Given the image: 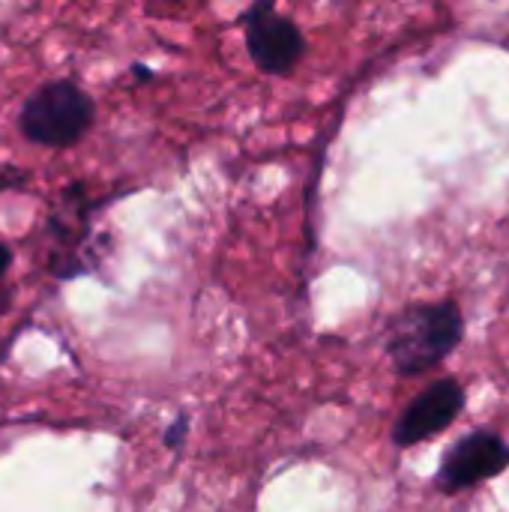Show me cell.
Instances as JSON below:
<instances>
[{
    "instance_id": "cell-1",
    "label": "cell",
    "mask_w": 509,
    "mask_h": 512,
    "mask_svg": "<svg viewBox=\"0 0 509 512\" xmlns=\"http://www.w3.org/2000/svg\"><path fill=\"white\" fill-rule=\"evenodd\" d=\"M465 339V315L456 300L411 303L387 321L384 351L402 378L438 369Z\"/></svg>"
},
{
    "instance_id": "cell-2",
    "label": "cell",
    "mask_w": 509,
    "mask_h": 512,
    "mask_svg": "<svg viewBox=\"0 0 509 512\" xmlns=\"http://www.w3.org/2000/svg\"><path fill=\"white\" fill-rule=\"evenodd\" d=\"M96 99L72 78L42 81L18 108V132L45 150H69L96 126Z\"/></svg>"
},
{
    "instance_id": "cell-3",
    "label": "cell",
    "mask_w": 509,
    "mask_h": 512,
    "mask_svg": "<svg viewBox=\"0 0 509 512\" xmlns=\"http://www.w3.org/2000/svg\"><path fill=\"white\" fill-rule=\"evenodd\" d=\"M246 54L261 75L291 78L309 54V39L300 24L276 9V0H252L240 15Z\"/></svg>"
},
{
    "instance_id": "cell-4",
    "label": "cell",
    "mask_w": 509,
    "mask_h": 512,
    "mask_svg": "<svg viewBox=\"0 0 509 512\" xmlns=\"http://www.w3.org/2000/svg\"><path fill=\"white\" fill-rule=\"evenodd\" d=\"M102 204L105 201L93 198L84 180H75L66 189H60V201L45 225V246H48L45 267L57 279H75L90 270L84 258V246L90 240L93 213Z\"/></svg>"
},
{
    "instance_id": "cell-5",
    "label": "cell",
    "mask_w": 509,
    "mask_h": 512,
    "mask_svg": "<svg viewBox=\"0 0 509 512\" xmlns=\"http://www.w3.org/2000/svg\"><path fill=\"white\" fill-rule=\"evenodd\" d=\"M509 468V444L492 429H477L459 438L441 459L435 486L444 495L468 492L480 483L501 477Z\"/></svg>"
},
{
    "instance_id": "cell-6",
    "label": "cell",
    "mask_w": 509,
    "mask_h": 512,
    "mask_svg": "<svg viewBox=\"0 0 509 512\" xmlns=\"http://www.w3.org/2000/svg\"><path fill=\"white\" fill-rule=\"evenodd\" d=\"M465 402H468L465 387L456 378H441V381L429 384L399 414V420L393 426V444L399 450H408V447H417V444L441 435L444 429L453 426V420H459V414L465 411Z\"/></svg>"
},
{
    "instance_id": "cell-7",
    "label": "cell",
    "mask_w": 509,
    "mask_h": 512,
    "mask_svg": "<svg viewBox=\"0 0 509 512\" xmlns=\"http://www.w3.org/2000/svg\"><path fill=\"white\" fill-rule=\"evenodd\" d=\"M27 183V174L24 171H18V168H3L0 171V192H9V189H21ZM9 267H12V249H9V243H0V288H3V282H6V273H9Z\"/></svg>"
},
{
    "instance_id": "cell-8",
    "label": "cell",
    "mask_w": 509,
    "mask_h": 512,
    "mask_svg": "<svg viewBox=\"0 0 509 512\" xmlns=\"http://www.w3.org/2000/svg\"><path fill=\"white\" fill-rule=\"evenodd\" d=\"M186 438H189V417H177L168 429H165V447L168 450H180L183 444H186Z\"/></svg>"
},
{
    "instance_id": "cell-9",
    "label": "cell",
    "mask_w": 509,
    "mask_h": 512,
    "mask_svg": "<svg viewBox=\"0 0 509 512\" xmlns=\"http://www.w3.org/2000/svg\"><path fill=\"white\" fill-rule=\"evenodd\" d=\"M195 6H204V0H147L150 12H186Z\"/></svg>"
},
{
    "instance_id": "cell-10",
    "label": "cell",
    "mask_w": 509,
    "mask_h": 512,
    "mask_svg": "<svg viewBox=\"0 0 509 512\" xmlns=\"http://www.w3.org/2000/svg\"><path fill=\"white\" fill-rule=\"evenodd\" d=\"M132 75H135L138 81H150V78H153V69H150V66H141V63H135V66H132Z\"/></svg>"
}]
</instances>
